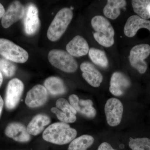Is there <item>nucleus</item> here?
Masks as SVG:
<instances>
[{
    "mask_svg": "<svg viewBox=\"0 0 150 150\" xmlns=\"http://www.w3.org/2000/svg\"><path fill=\"white\" fill-rule=\"evenodd\" d=\"M5 133L7 137L16 142L26 143L30 139V134L28 132L27 128L20 123H9L6 128Z\"/></svg>",
    "mask_w": 150,
    "mask_h": 150,
    "instance_id": "nucleus-14",
    "label": "nucleus"
},
{
    "mask_svg": "<svg viewBox=\"0 0 150 150\" xmlns=\"http://www.w3.org/2000/svg\"><path fill=\"white\" fill-rule=\"evenodd\" d=\"M88 54L91 60L96 65L102 68H106L108 66V59L104 51L92 48L89 49Z\"/></svg>",
    "mask_w": 150,
    "mask_h": 150,
    "instance_id": "nucleus-23",
    "label": "nucleus"
},
{
    "mask_svg": "<svg viewBox=\"0 0 150 150\" xmlns=\"http://www.w3.org/2000/svg\"><path fill=\"white\" fill-rule=\"evenodd\" d=\"M141 28H146L150 32V21L138 15H133L127 19L123 31L126 36L131 38L135 36Z\"/></svg>",
    "mask_w": 150,
    "mask_h": 150,
    "instance_id": "nucleus-15",
    "label": "nucleus"
},
{
    "mask_svg": "<svg viewBox=\"0 0 150 150\" xmlns=\"http://www.w3.org/2000/svg\"><path fill=\"white\" fill-rule=\"evenodd\" d=\"M82 76L86 81L93 87L100 86L103 80L102 74L91 63L85 62L80 66Z\"/></svg>",
    "mask_w": 150,
    "mask_h": 150,
    "instance_id": "nucleus-13",
    "label": "nucleus"
},
{
    "mask_svg": "<svg viewBox=\"0 0 150 150\" xmlns=\"http://www.w3.org/2000/svg\"><path fill=\"white\" fill-rule=\"evenodd\" d=\"M129 146L132 150H150V139L147 138H130Z\"/></svg>",
    "mask_w": 150,
    "mask_h": 150,
    "instance_id": "nucleus-25",
    "label": "nucleus"
},
{
    "mask_svg": "<svg viewBox=\"0 0 150 150\" xmlns=\"http://www.w3.org/2000/svg\"><path fill=\"white\" fill-rule=\"evenodd\" d=\"M93 137L88 135H82L73 140L68 150H86L93 144Z\"/></svg>",
    "mask_w": 150,
    "mask_h": 150,
    "instance_id": "nucleus-21",
    "label": "nucleus"
},
{
    "mask_svg": "<svg viewBox=\"0 0 150 150\" xmlns=\"http://www.w3.org/2000/svg\"><path fill=\"white\" fill-rule=\"evenodd\" d=\"M93 28L95 32L94 38L101 46L110 47L114 43L115 31L110 22L101 16H96L91 21Z\"/></svg>",
    "mask_w": 150,
    "mask_h": 150,
    "instance_id": "nucleus-2",
    "label": "nucleus"
},
{
    "mask_svg": "<svg viewBox=\"0 0 150 150\" xmlns=\"http://www.w3.org/2000/svg\"><path fill=\"white\" fill-rule=\"evenodd\" d=\"M133 9L142 18H150V1L133 0L131 1Z\"/></svg>",
    "mask_w": 150,
    "mask_h": 150,
    "instance_id": "nucleus-22",
    "label": "nucleus"
},
{
    "mask_svg": "<svg viewBox=\"0 0 150 150\" xmlns=\"http://www.w3.org/2000/svg\"><path fill=\"white\" fill-rule=\"evenodd\" d=\"M23 83L17 78L9 81L6 90L5 104L8 110L14 109L17 106L24 90Z\"/></svg>",
    "mask_w": 150,
    "mask_h": 150,
    "instance_id": "nucleus-7",
    "label": "nucleus"
},
{
    "mask_svg": "<svg viewBox=\"0 0 150 150\" xmlns=\"http://www.w3.org/2000/svg\"><path fill=\"white\" fill-rule=\"evenodd\" d=\"M73 17V11L70 8H64L59 11L48 28L47 33L48 39L51 41L59 40L67 30Z\"/></svg>",
    "mask_w": 150,
    "mask_h": 150,
    "instance_id": "nucleus-3",
    "label": "nucleus"
},
{
    "mask_svg": "<svg viewBox=\"0 0 150 150\" xmlns=\"http://www.w3.org/2000/svg\"><path fill=\"white\" fill-rule=\"evenodd\" d=\"M98 150H117L114 149L111 145L107 142H103L98 147Z\"/></svg>",
    "mask_w": 150,
    "mask_h": 150,
    "instance_id": "nucleus-28",
    "label": "nucleus"
},
{
    "mask_svg": "<svg viewBox=\"0 0 150 150\" xmlns=\"http://www.w3.org/2000/svg\"><path fill=\"white\" fill-rule=\"evenodd\" d=\"M51 122V119L48 115L39 114L34 116L28 123L27 127L28 132L30 135L37 136L44 130V128Z\"/></svg>",
    "mask_w": 150,
    "mask_h": 150,
    "instance_id": "nucleus-18",
    "label": "nucleus"
},
{
    "mask_svg": "<svg viewBox=\"0 0 150 150\" xmlns=\"http://www.w3.org/2000/svg\"><path fill=\"white\" fill-rule=\"evenodd\" d=\"M130 85V81L126 75L120 72H115L110 79L109 91L115 96H121Z\"/></svg>",
    "mask_w": 150,
    "mask_h": 150,
    "instance_id": "nucleus-16",
    "label": "nucleus"
},
{
    "mask_svg": "<svg viewBox=\"0 0 150 150\" xmlns=\"http://www.w3.org/2000/svg\"><path fill=\"white\" fill-rule=\"evenodd\" d=\"M16 67L12 62L0 58V72L6 77H11L15 74Z\"/></svg>",
    "mask_w": 150,
    "mask_h": 150,
    "instance_id": "nucleus-24",
    "label": "nucleus"
},
{
    "mask_svg": "<svg viewBox=\"0 0 150 150\" xmlns=\"http://www.w3.org/2000/svg\"><path fill=\"white\" fill-rule=\"evenodd\" d=\"M150 54V46L148 44H139L134 46L130 51L129 57L131 66L140 74H144L148 68L147 64L144 60Z\"/></svg>",
    "mask_w": 150,
    "mask_h": 150,
    "instance_id": "nucleus-6",
    "label": "nucleus"
},
{
    "mask_svg": "<svg viewBox=\"0 0 150 150\" xmlns=\"http://www.w3.org/2000/svg\"><path fill=\"white\" fill-rule=\"evenodd\" d=\"M3 77L2 74L0 72V87L3 83Z\"/></svg>",
    "mask_w": 150,
    "mask_h": 150,
    "instance_id": "nucleus-31",
    "label": "nucleus"
},
{
    "mask_svg": "<svg viewBox=\"0 0 150 150\" xmlns=\"http://www.w3.org/2000/svg\"><path fill=\"white\" fill-rule=\"evenodd\" d=\"M77 134L76 130L63 122H57L48 126L43 134V139L57 145H64L71 142Z\"/></svg>",
    "mask_w": 150,
    "mask_h": 150,
    "instance_id": "nucleus-1",
    "label": "nucleus"
},
{
    "mask_svg": "<svg viewBox=\"0 0 150 150\" xmlns=\"http://www.w3.org/2000/svg\"><path fill=\"white\" fill-rule=\"evenodd\" d=\"M51 111L56 114L58 119L63 123H72L76 120V115L63 112L56 107L52 108Z\"/></svg>",
    "mask_w": 150,
    "mask_h": 150,
    "instance_id": "nucleus-26",
    "label": "nucleus"
},
{
    "mask_svg": "<svg viewBox=\"0 0 150 150\" xmlns=\"http://www.w3.org/2000/svg\"><path fill=\"white\" fill-rule=\"evenodd\" d=\"M4 102L3 98L0 95V116L1 114L2 111L3 107H4Z\"/></svg>",
    "mask_w": 150,
    "mask_h": 150,
    "instance_id": "nucleus-30",
    "label": "nucleus"
},
{
    "mask_svg": "<svg viewBox=\"0 0 150 150\" xmlns=\"http://www.w3.org/2000/svg\"><path fill=\"white\" fill-rule=\"evenodd\" d=\"M0 55L10 62L20 64L27 62L29 57L23 48L5 38H0Z\"/></svg>",
    "mask_w": 150,
    "mask_h": 150,
    "instance_id": "nucleus-5",
    "label": "nucleus"
},
{
    "mask_svg": "<svg viewBox=\"0 0 150 150\" xmlns=\"http://www.w3.org/2000/svg\"><path fill=\"white\" fill-rule=\"evenodd\" d=\"M44 86L51 95L58 96L66 93L67 88L61 78L51 76L45 80Z\"/></svg>",
    "mask_w": 150,
    "mask_h": 150,
    "instance_id": "nucleus-19",
    "label": "nucleus"
},
{
    "mask_svg": "<svg viewBox=\"0 0 150 150\" xmlns=\"http://www.w3.org/2000/svg\"><path fill=\"white\" fill-rule=\"evenodd\" d=\"M56 105V107L63 112L74 115L77 113L76 111L73 108L68 100L64 98H61L57 100Z\"/></svg>",
    "mask_w": 150,
    "mask_h": 150,
    "instance_id": "nucleus-27",
    "label": "nucleus"
},
{
    "mask_svg": "<svg viewBox=\"0 0 150 150\" xmlns=\"http://www.w3.org/2000/svg\"><path fill=\"white\" fill-rule=\"evenodd\" d=\"M5 12V10L2 4L0 3V18H2Z\"/></svg>",
    "mask_w": 150,
    "mask_h": 150,
    "instance_id": "nucleus-29",
    "label": "nucleus"
},
{
    "mask_svg": "<svg viewBox=\"0 0 150 150\" xmlns=\"http://www.w3.org/2000/svg\"><path fill=\"white\" fill-rule=\"evenodd\" d=\"M23 20L25 31L28 35H34L39 29L40 20L38 10L34 4H30L25 11Z\"/></svg>",
    "mask_w": 150,
    "mask_h": 150,
    "instance_id": "nucleus-11",
    "label": "nucleus"
},
{
    "mask_svg": "<svg viewBox=\"0 0 150 150\" xmlns=\"http://www.w3.org/2000/svg\"><path fill=\"white\" fill-rule=\"evenodd\" d=\"M48 59L54 67L65 72L74 73L77 70L76 61L73 56L63 50H51L48 53Z\"/></svg>",
    "mask_w": 150,
    "mask_h": 150,
    "instance_id": "nucleus-4",
    "label": "nucleus"
},
{
    "mask_svg": "<svg viewBox=\"0 0 150 150\" xmlns=\"http://www.w3.org/2000/svg\"><path fill=\"white\" fill-rule=\"evenodd\" d=\"M48 98V92L45 87L37 85L28 92L25 103L30 108L39 107L46 103Z\"/></svg>",
    "mask_w": 150,
    "mask_h": 150,
    "instance_id": "nucleus-10",
    "label": "nucleus"
},
{
    "mask_svg": "<svg viewBox=\"0 0 150 150\" xmlns=\"http://www.w3.org/2000/svg\"><path fill=\"white\" fill-rule=\"evenodd\" d=\"M66 49L70 55L78 57L85 56L89 51L88 43L79 35L75 36L67 44Z\"/></svg>",
    "mask_w": 150,
    "mask_h": 150,
    "instance_id": "nucleus-17",
    "label": "nucleus"
},
{
    "mask_svg": "<svg viewBox=\"0 0 150 150\" xmlns=\"http://www.w3.org/2000/svg\"><path fill=\"white\" fill-rule=\"evenodd\" d=\"M126 5L125 0H108L103 9V14L107 18L115 20L121 14V9Z\"/></svg>",
    "mask_w": 150,
    "mask_h": 150,
    "instance_id": "nucleus-20",
    "label": "nucleus"
},
{
    "mask_svg": "<svg viewBox=\"0 0 150 150\" xmlns=\"http://www.w3.org/2000/svg\"><path fill=\"white\" fill-rule=\"evenodd\" d=\"M123 104L119 100L112 98L108 100L105 105V112L108 124L114 127L118 126L122 120Z\"/></svg>",
    "mask_w": 150,
    "mask_h": 150,
    "instance_id": "nucleus-8",
    "label": "nucleus"
},
{
    "mask_svg": "<svg viewBox=\"0 0 150 150\" xmlns=\"http://www.w3.org/2000/svg\"><path fill=\"white\" fill-rule=\"evenodd\" d=\"M70 104L77 112L88 118H93L96 115V110L93 107L91 100L79 99L77 96L72 94L69 97Z\"/></svg>",
    "mask_w": 150,
    "mask_h": 150,
    "instance_id": "nucleus-12",
    "label": "nucleus"
},
{
    "mask_svg": "<svg viewBox=\"0 0 150 150\" xmlns=\"http://www.w3.org/2000/svg\"><path fill=\"white\" fill-rule=\"evenodd\" d=\"M25 10L21 3L15 1L9 6L2 18L1 24L4 28H8L24 16Z\"/></svg>",
    "mask_w": 150,
    "mask_h": 150,
    "instance_id": "nucleus-9",
    "label": "nucleus"
}]
</instances>
